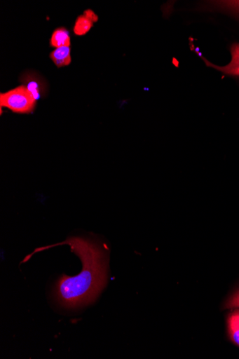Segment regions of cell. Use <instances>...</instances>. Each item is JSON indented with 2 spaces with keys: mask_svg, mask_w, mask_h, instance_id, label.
Wrapping results in <instances>:
<instances>
[{
  "mask_svg": "<svg viewBox=\"0 0 239 359\" xmlns=\"http://www.w3.org/2000/svg\"><path fill=\"white\" fill-rule=\"evenodd\" d=\"M28 90L36 101L41 97V88L36 81H29L27 86Z\"/></svg>",
  "mask_w": 239,
  "mask_h": 359,
  "instance_id": "30bf717a",
  "label": "cell"
},
{
  "mask_svg": "<svg viewBox=\"0 0 239 359\" xmlns=\"http://www.w3.org/2000/svg\"><path fill=\"white\" fill-rule=\"evenodd\" d=\"M71 46V37L69 32L64 27L56 29L50 39V46L59 48Z\"/></svg>",
  "mask_w": 239,
  "mask_h": 359,
  "instance_id": "5b68a950",
  "label": "cell"
},
{
  "mask_svg": "<svg viewBox=\"0 0 239 359\" xmlns=\"http://www.w3.org/2000/svg\"><path fill=\"white\" fill-rule=\"evenodd\" d=\"M239 309V290L224 305L223 309Z\"/></svg>",
  "mask_w": 239,
  "mask_h": 359,
  "instance_id": "9c48e42d",
  "label": "cell"
},
{
  "mask_svg": "<svg viewBox=\"0 0 239 359\" xmlns=\"http://www.w3.org/2000/svg\"><path fill=\"white\" fill-rule=\"evenodd\" d=\"M212 3L216 8L239 15V1H236V0H233V1L228 0V1H216Z\"/></svg>",
  "mask_w": 239,
  "mask_h": 359,
  "instance_id": "ba28073f",
  "label": "cell"
},
{
  "mask_svg": "<svg viewBox=\"0 0 239 359\" xmlns=\"http://www.w3.org/2000/svg\"><path fill=\"white\" fill-rule=\"evenodd\" d=\"M50 56L57 68L67 67L72 60L70 46L56 48L50 53Z\"/></svg>",
  "mask_w": 239,
  "mask_h": 359,
  "instance_id": "277c9868",
  "label": "cell"
},
{
  "mask_svg": "<svg viewBox=\"0 0 239 359\" xmlns=\"http://www.w3.org/2000/svg\"><path fill=\"white\" fill-rule=\"evenodd\" d=\"M227 323L229 337L233 343L239 346V309L228 315Z\"/></svg>",
  "mask_w": 239,
  "mask_h": 359,
  "instance_id": "8992f818",
  "label": "cell"
},
{
  "mask_svg": "<svg viewBox=\"0 0 239 359\" xmlns=\"http://www.w3.org/2000/svg\"><path fill=\"white\" fill-rule=\"evenodd\" d=\"M231 60L228 65H224V67H219V65H214L203 57V60L209 67L213 68L228 76L239 77V43H233L231 46Z\"/></svg>",
  "mask_w": 239,
  "mask_h": 359,
  "instance_id": "3957f363",
  "label": "cell"
},
{
  "mask_svg": "<svg viewBox=\"0 0 239 359\" xmlns=\"http://www.w3.org/2000/svg\"><path fill=\"white\" fill-rule=\"evenodd\" d=\"M68 245L82 261L81 273L74 277L61 278L54 288L56 302L67 310H78L93 304L108 283L109 250L96 239L73 237L41 248Z\"/></svg>",
  "mask_w": 239,
  "mask_h": 359,
  "instance_id": "6da1fadb",
  "label": "cell"
},
{
  "mask_svg": "<svg viewBox=\"0 0 239 359\" xmlns=\"http://www.w3.org/2000/svg\"><path fill=\"white\" fill-rule=\"evenodd\" d=\"M93 26V22L89 20L84 15H81L76 21L74 28V34L79 36H85L90 30Z\"/></svg>",
  "mask_w": 239,
  "mask_h": 359,
  "instance_id": "52a82bcc",
  "label": "cell"
},
{
  "mask_svg": "<svg viewBox=\"0 0 239 359\" xmlns=\"http://www.w3.org/2000/svg\"><path fill=\"white\" fill-rule=\"evenodd\" d=\"M86 18H87L92 22H96L98 20L97 15L91 10H87L84 12L83 15Z\"/></svg>",
  "mask_w": 239,
  "mask_h": 359,
  "instance_id": "8fae6325",
  "label": "cell"
},
{
  "mask_svg": "<svg viewBox=\"0 0 239 359\" xmlns=\"http://www.w3.org/2000/svg\"><path fill=\"white\" fill-rule=\"evenodd\" d=\"M36 105V100L25 86L0 94V107L8 108L16 114H29Z\"/></svg>",
  "mask_w": 239,
  "mask_h": 359,
  "instance_id": "7a4b0ae2",
  "label": "cell"
}]
</instances>
